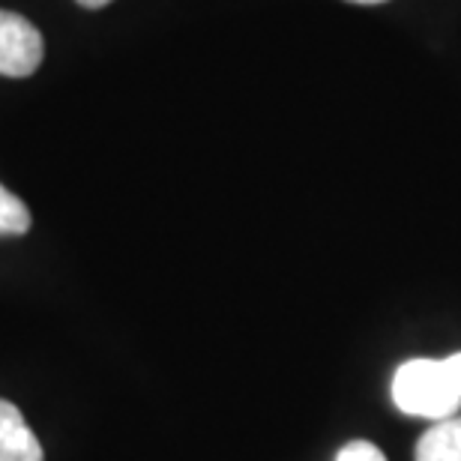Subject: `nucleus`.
Wrapping results in <instances>:
<instances>
[{"instance_id": "obj_2", "label": "nucleus", "mask_w": 461, "mask_h": 461, "mask_svg": "<svg viewBox=\"0 0 461 461\" xmlns=\"http://www.w3.org/2000/svg\"><path fill=\"white\" fill-rule=\"evenodd\" d=\"M45 54L42 33L24 15L0 9V76L27 78L40 69Z\"/></svg>"}, {"instance_id": "obj_8", "label": "nucleus", "mask_w": 461, "mask_h": 461, "mask_svg": "<svg viewBox=\"0 0 461 461\" xmlns=\"http://www.w3.org/2000/svg\"><path fill=\"white\" fill-rule=\"evenodd\" d=\"M348 4H357V6H375V4H384V0H348Z\"/></svg>"}, {"instance_id": "obj_7", "label": "nucleus", "mask_w": 461, "mask_h": 461, "mask_svg": "<svg viewBox=\"0 0 461 461\" xmlns=\"http://www.w3.org/2000/svg\"><path fill=\"white\" fill-rule=\"evenodd\" d=\"M78 4L85 6V9H103V6L112 4V0H78Z\"/></svg>"}, {"instance_id": "obj_3", "label": "nucleus", "mask_w": 461, "mask_h": 461, "mask_svg": "<svg viewBox=\"0 0 461 461\" xmlns=\"http://www.w3.org/2000/svg\"><path fill=\"white\" fill-rule=\"evenodd\" d=\"M0 461H42V447L33 429L6 399H0Z\"/></svg>"}, {"instance_id": "obj_5", "label": "nucleus", "mask_w": 461, "mask_h": 461, "mask_svg": "<svg viewBox=\"0 0 461 461\" xmlns=\"http://www.w3.org/2000/svg\"><path fill=\"white\" fill-rule=\"evenodd\" d=\"M31 230V210L22 198H15L6 186H0V234L18 237Z\"/></svg>"}, {"instance_id": "obj_6", "label": "nucleus", "mask_w": 461, "mask_h": 461, "mask_svg": "<svg viewBox=\"0 0 461 461\" xmlns=\"http://www.w3.org/2000/svg\"><path fill=\"white\" fill-rule=\"evenodd\" d=\"M336 461H386L384 453L368 440H350L342 449H339Z\"/></svg>"}, {"instance_id": "obj_4", "label": "nucleus", "mask_w": 461, "mask_h": 461, "mask_svg": "<svg viewBox=\"0 0 461 461\" xmlns=\"http://www.w3.org/2000/svg\"><path fill=\"white\" fill-rule=\"evenodd\" d=\"M417 461H461V417L435 422L417 444Z\"/></svg>"}, {"instance_id": "obj_1", "label": "nucleus", "mask_w": 461, "mask_h": 461, "mask_svg": "<svg viewBox=\"0 0 461 461\" xmlns=\"http://www.w3.org/2000/svg\"><path fill=\"white\" fill-rule=\"evenodd\" d=\"M393 402L408 417L449 420L461 408V381L449 359H408L393 377Z\"/></svg>"}]
</instances>
